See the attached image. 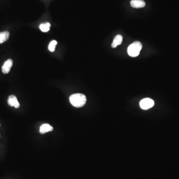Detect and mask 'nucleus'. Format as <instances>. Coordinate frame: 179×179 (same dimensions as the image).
<instances>
[{
  "label": "nucleus",
  "mask_w": 179,
  "mask_h": 179,
  "mask_svg": "<svg viewBox=\"0 0 179 179\" xmlns=\"http://www.w3.org/2000/svg\"><path fill=\"white\" fill-rule=\"evenodd\" d=\"M139 105L142 109L146 110L152 108L154 105V102L150 98H144L140 101Z\"/></svg>",
  "instance_id": "3"
},
{
  "label": "nucleus",
  "mask_w": 179,
  "mask_h": 179,
  "mask_svg": "<svg viewBox=\"0 0 179 179\" xmlns=\"http://www.w3.org/2000/svg\"><path fill=\"white\" fill-rule=\"evenodd\" d=\"M130 5L134 8H142L145 7V3L143 0H132Z\"/></svg>",
  "instance_id": "6"
},
{
  "label": "nucleus",
  "mask_w": 179,
  "mask_h": 179,
  "mask_svg": "<svg viewBox=\"0 0 179 179\" xmlns=\"http://www.w3.org/2000/svg\"><path fill=\"white\" fill-rule=\"evenodd\" d=\"M142 48V45L139 41H136L131 44L127 48V52L129 56L135 57L139 54Z\"/></svg>",
  "instance_id": "2"
},
{
  "label": "nucleus",
  "mask_w": 179,
  "mask_h": 179,
  "mask_svg": "<svg viewBox=\"0 0 179 179\" xmlns=\"http://www.w3.org/2000/svg\"><path fill=\"white\" fill-rule=\"evenodd\" d=\"M10 37V33L8 32L0 33V44L7 41Z\"/></svg>",
  "instance_id": "9"
},
{
  "label": "nucleus",
  "mask_w": 179,
  "mask_h": 179,
  "mask_svg": "<svg viewBox=\"0 0 179 179\" xmlns=\"http://www.w3.org/2000/svg\"><path fill=\"white\" fill-rule=\"evenodd\" d=\"M123 40V37L120 34H118L114 38V40L112 44V48H116L118 45L122 44Z\"/></svg>",
  "instance_id": "7"
},
{
  "label": "nucleus",
  "mask_w": 179,
  "mask_h": 179,
  "mask_svg": "<svg viewBox=\"0 0 179 179\" xmlns=\"http://www.w3.org/2000/svg\"><path fill=\"white\" fill-rule=\"evenodd\" d=\"M13 61L12 59H8L5 62L2 68V72L4 74H8L10 72L11 68L12 67Z\"/></svg>",
  "instance_id": "4"
},
{
  "label": "nucleus",
  "mask_w": 179,
  "mask_h": 179,
  "mask_svg": "<svg viewBox=\"0 0 179 179\" xmlns=\"http://www.w3.org/2000/svg\"><path fill=\"white\" fill-rule=\"evenodd\" d=\"M50 24L49 22L42 23L40 25V30L44 33H46V32H48L50 29Z\"/></svg>",
  "instance_id": "10"
},
{
  "label": "nucleus",
  "mask_w": 179,
  "mask_h": 179,
  "mask_svg": "<svg viewBox=\"0 0 179 179\" xmlns=\"http://www.w3.org/2000/svg\"><path fill=\"white\" fill-rule=\"evenodd\" d=\"M53 129V128L50 125L47 123H45L42 125L40 127V132L41 134H44L49 131H52Z\"/></svg>",
  "instance_id": "8"
},
{
  "label": "nucleus",
  "mask_w": 179,
  "mask_h": 179,
  "mask_svg": "<svg viewBox=\"0 0 179 179\" xmlns=\"http://www.w3.org/2000/svg\"><path fill=\"white\" fill-rule=\"evenodd\" d=\"M8 103L9 105L11 107H14L16 108H19L20 106V104L18 102V99L14 95H11L9 96L8 100Z\"/></svg>",
  "instance_id": "5"
},
{
  "label": "nucleus",
  "mask_w": 179,
  "mask_h": 179,
  "mask_svg": "<svg viewBox=\"0 0 179 179\" xmlns=\"http://www.w3.org/2000/svg\"><path fill=\"white\" fill-rule=\"evenodd\" d=\"M69 101L73 106L76 108H81L86 103L87 98L84 95L77 93L71 95Z\"/></svg>",
  "instance_id": "1"
},
{
  "label": "nucleus",
  "mask_w": 179,
  "mask_h": 179,
  "mask_svg": "<svg viewBox=\"0 0 179 179\" xmlns=\"http://www.w3.org/2000/svg\"><path fill=\"white\" fill-rule=\"evenodd\" d=\"M57 44V42L56 40H53L49 44L48 49L51 52H54L55 49V46Z\"/></svg>",
  "instance_id": "11"
}]
</instances>
